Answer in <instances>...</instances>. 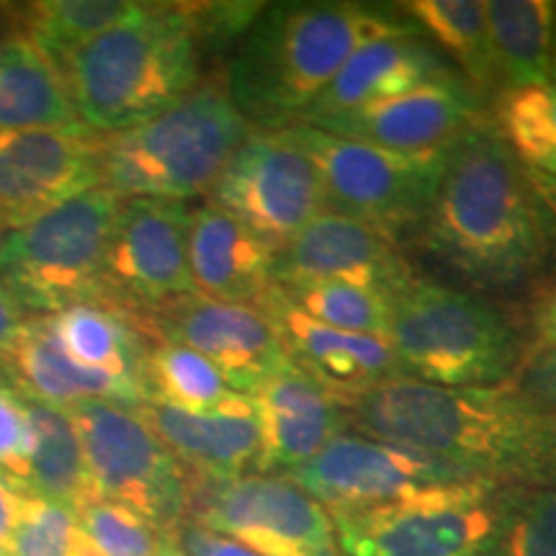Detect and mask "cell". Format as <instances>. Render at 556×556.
Instances as JSON below:
<instances>
[{
    "instance_id": "cell-28",
    "label": "cell",
    "mask_w": 556,
    "mask_h": 556,
    "mask_svg": "<svg viewBox=\"0 0 556 556\" xmlns=\"http://www.w3.org/2000/svg\"><path fill=\"white\" fill-rule=\"evenodd\" d=\"M31 417V458H29V497L80 510L93 500L83 443L70 409L29 400Z\"/></svg>"
},
{
    "instance_id": "cell-20",
    "label": "cell",
    "mask_w": 556,
    "mask_h": 556,
    "mask_svg": "<svg viewBox=\"0 0 556 556\" xmlns=\"http://www.w3.org/2000/svg\"><path fill=\"white\" fill-rule=\"evenodd\" d=\"M135 407L189 477L229 479L258 467L261 428L250 397L214 413H186L150 400Z\"/></svg>"
},
{
    "instance_id": "cell-21",
    "label": "cell",
    "mask_w": 556,
    "mask_h": 556,
    "mask_svg": "<svg viewBox=\"0 0 556 556\" xmlns=\"http://www.w3.org/2000/svg\"><path fill=\"white\" fill-rule=\"evenodd\" d=\"M448 75H456V70L417 34L368 41L340 67V73L317 96L299 124H317L330 116L364 109L368 103L394 99Z\"/></svg>"
},
{
    "instance_id": "cell-18",
    "label": "cell",
    "mask_w": 556,
    "mask_h": 556,
    "mask_svg": "<svg viewBox=\"0 0 556 556\" xmlns=\"http://www.w3.org/2000/svg\"><path fill=\"white\" fill-rule=\"evenodd\" d=\"M261 428V458L255 471L283 477L302 467L345 433L348 413L336 392L291 364L250 394Z\"/></svg>"
},
{
    "instance_id": "cell-41",
    "label": "cell",
    "mask_w": 556,
    "mask_h": 556,
    "mask_svg": "<svg viewBox=\"0 0 556 556\" xmlns=\"http://www.w3.org/2000/svg\"><path fill=\"white\" fill-rule=\"evenodd\" d=\"M556 345V289L546 294L539 302L536 312H533V348L531 351H541V348Z\"/></svg>"
},
{
    "instance_id": "cell-30",
    "label": "cell",
    "mask_w": 556,
    "mask_h": 556,
    "mask_svg": "<svg viewBox=\"0 0 556 556\" xmlns=\"http://www.w3.org/2000/svg\"><path fill=\"white\" fill-rule=\"evenodd\" d=\"M142 384L150 402L186 413H214L245 397L227 387L212 361L191 348L165 340L152 345L144 356Z\"/></svg>"
},
{
    "instance_id": "cell-40",
    "label": "cell",
    "mask_w": 556,
    "mask_h": 556,
    "mask_svg": "<svg viewBox=\"0 0 556 556\" xmlns=\"http://www.w3.org/2000/svg\"><path fill=\"white\" fill-rule=\"evenodd\" d=\"M528 184H531L533 197H536L541 225H544L546 245H556V178L541 176V173L526 170Z\"/></svg>"
},
{
    "instance_id": "cell-19",
    "label": "cell",
    "mask_w": 556,
    "mask_h": 556,
    "mask_svg": "<svg viewBox=\"0 0 556 556\" xmlns=\"http://www.w3.org/2000/svg\"><path fill=\"white\" fill-rule=\"evenodd\" d=\"M255 307L270 319L294 364L336 392L343 405L379 381L402 377L387 338L328 328L294 307L276 283Z\"/></svg>"
},
{
    "instance_id": "cell-10",
    "label": "cell",
    "mask_w": 556,
    "mask_h": 556,
    "mask_svg": "<svg viewBox=\"0 0 556 556\" xmlns=\"http://www.w3.org/2000/svg\"><path fill=\"white\" fill-rule=\"evenodd\" d=\"M93 495L176 531L189 510V471L152 433L135 405L88 400L70 407Z\"/></svg>"
},
{
    "instance_id": "cell-25",
    "label": "cell",
    "mask_w": 556,
    "mask_h": 556,
    "mask_svg": "<svg viewBox=\"0 0 556 556\" xmlns=\"http://www.w3.org/2000/svg\"><path fill=\"white\" fill-rule=\"evenodd\" d=\"M103 135L83 129L0 131V155L54 204L101 186Z\"/></svg>"
},
{
    "instance_id": "cell-5",
    "label": "cell",
    "mask_w": 556,
    "mask_h": 556,
    "mask_svg": "<svg viewBox=\"0 0 556 556\" xmlns=\"http://www.w3.org/2000/svg\"><path fill=\"white\" fill-rule=\"evenodd\" d=\"M253 129L225 80H201L163 114L103 137L101 186L124 201L199 197Z\"/></svg>"
},
{
    "instance_id": "cell-12",
    "label": "cell",
    "mask_w": 556,
    "mask_h": 556,
    "mask_svg": "<svg viewBox=\"0 0 556 556\" xmlns=\"http://www.w3.org/2000/svg\"><path fill=\"white\" fill-rule=\"evenodd\" d=\"M208 193L274 250L325 212L319 173L289 129L250 131Z\"/></svg>"
},
{
    "instance_id": "cell-16",
    "label": "cell",
    "mask_w": 556,
    "mask_h": 556,
    "mask_svg": "<svg viewBox=\"0 0 556 556\" xmlns=\"http://www.w3.org/2000/svg\"><path fill=\"white\" fill-rule=\"evenodd\" d=\"M397 238L325 208L319 217L276 250V287L343 281L387 299L415 274L397 250Z\"/></svg>"
},
{
    "instance_id": "cell-38",
    "label": "cell",
    "mask_w": 556,
    "mask_h": 556,
    "mask_svg": "<svg viewBox=\"0 0 556 556\" xmlns=\"http://www.w3.org/2000/svg\"><path fill=\"white\" fill-rule=\"evenodd\" d=\"M513 384L541 407L556 413V345L528 353L526 361H520L518 381Z\"/></svg>"
},
{
    "instance_id": "cell-43",
    "label": "cell",
    "mask_w": 556,
    "mask_h": 556,
    "mask_svg": "<svg viewBox=\"0 0 556 556\" xmlns=\"http://www.w3.org/2000/svg\"><path fill=\"white\" fill-rule=\"evenodd\" d=\"M21 312L18 304L13 302V296L0 287V356L5 358V353L11 351L13 340H16L21 330Z\"/></svg>"
},
{
    "instance_id": "cell-33",
    "label": "cell",
    "mask_w": 556,
    "mask_h": 556,
    "mask_svg": "<svg viewBox=\"0 0 556 556\" xmlns=\"http://www.w3.org/2000/svg\"><path fill=\"white\" fill-rule=\"evenodd\" d=\"M479 556H556V486H500Z\"/></svg>"
},
{
    "instance_id": "cell-45",
    "label": "cell",
    "mask_w": 556,
    "mask_h": 556,
    "mask_svg": "<svg viewBox=\"0 0 556 556\" xmlns=\"http://www.w3.org/2000/svg\"><path fill=\"white\" fill-rule=\"evenodd\" d=\"M552 80H556V24H554V47H552Z\"/></svg>"
},
{
    "instance_id": "cell-2",
    "label": "cell",
    "mask_w": 556,
    "mask_h": 556,
    "mask_svg": "<svg viewBox=\"0 0 556 556\" xmlns=\"http://www.w3.org/2000/svg\"><path fill=\"white\" fill-rule=\"evenodd\" d=\"M420 248L475 289H513L541 268L546 235L541 212L495 124L479 119L451 150L426 217Z\"/></svg>"
},
{
    "instance_id": "cell-6",
    "label": "cell",
    "mask_w": 556,
    "mask_h": 556,
    "mask_svg": "<svg viewBox=\"0 0 556 556\" xmlns=\"http://www.w3.org/2000/svg\"><path fill=\"white\" fill-rule=\"evenodd\" d=\"M387 340L402 377L426 384L497 387L520 368L516 330L495 304L417 276L389 296Z\"/></svg>"
},
{
    "instance_id": "cell-36",
    "label": "cell",
    "mask_w": 556,
    "mask_h": 556,
    "mask_svg": "<svg viewBox=\"0 0 556 556\" xmlns=\"http://www.w3.org/2000/svg\"><path fill=\"white\" fill-rule=\"evenodd\" d=\"M5 556H99V552L73 507L24 495Z\"/></svg>"
},
{
    "instance_id": "cell-48",
    "label": "cell",
    "mask_w": 556,
    "mask_h": 556,
    "mask_svg": "<svg viewBox=\"0 0 556 556\" xmlns=\"http://www.w3.org/2000/svg\"><path fill=\"white\" fill-rule=\"evenodd\" d=\"M0 227H3V225H0Z\"/></svg>"
},
{
    "instance_id": "cell-47",
    "label": "cell",
    "mask_w": 556,
    "mask_h": 556,
    "mask_svg": "<svg viewBox=\"0 0 556 556\" xmlns=\"http://www.w3.org/2000/svg\"><path fill=\"white\" fill-rule=\"evenodd\" d=\"M0 556H5V554H0Z\"/></svg>"
},
{
    "instance_id": "cell-1",
    "label": "cell",
    "mask_w": 556,
    "mask_h": 556,
    "mask_svg": "<svg viewBox=\"0 0 556 556\" xmlns=\"http://www.w3.org/2000/svg\"><path fill=\"white\" fill-rule=\"evenodd\" d=\"M348 426L456 475L500 486H548L556 413L507 381L438 387L394 377L345 400Z\"/></svg>"
},
{
    "instance_id": "cell-37",
    "label": "cell",
    "mask_w": 556,
    "mask_h": 556,
    "mask_svg": "<svg viewBox=\"0 0 556 556\" xmlns=\"http://www.w3.org/2000/svg\"><path fill=\"white\" fill-rule=\"evenodd\" d=\"M31 417L26 394L0 381V482L29 495Z\"/></svg>"
},
{
    "instance_id": "cell-9",
    "label": "cell",
    "mask_w": 556,
    "mask_h": 556,
    "mask_svg": "<svg viewBox=\"0 0 556 556\" xmlns=\"http://www.w3.org/2000/svg\"><path fill=\"white\" fill-rule=\"evenodd\" d=\"M500 484L446 482L332 516L345 556H479L495 526Z\"/></svg>"
},
{
    "instance_id": "cell-15",
    "label": "cell",
    "mask_w": 556,
    "mask_h": 556,
    "mask_svg": "<svg viewBox=\"0 0 556 556\" xmlns=\"http://www.w3.org/2000/svg\"><path fill=\"white\" fill-rule=\"evenodd\" d=\"M283 479L317 500L330 516L392 503L420 486L467 482L443 464L361 433L338 435Z\"/></svg>"
},
{
    "instance_id": "cell-26",
    "label": "cell",
    "mask_w": 556,
    "mask_h": 556,
    "mask_svg": "<svg viewBox=\"0 0 556 556\" xmlns=\"http://www.w3.org/2000/svg\"><path fill=\"white\" fill-rule=\"evenodd\" d=\"M50 325L62 351L88 371L142 384V366L150 348L144 332L124 312L109 304L86 302L54 312ZM148 397V394H144Z\"/></svg>"
},
{
    "instance_id": "cell-35",
    "label": "cell",
    "mask_w": 556,
    "mask_h": 556,
    "mask_svg": "<svg viewBox=\"0 0 556 556\" xmlns=\"http://www.w3.org/2000/svg\"><path fill=\"white\" fill-rule=\"evenodd\" d=\"M75 513L99 556H165L173 544V531L114 500L93 497Z\"/></svg>"
},
{
    "instance_id": "cell-34",
    "label": "cell",
    "mask_w": 556,
    "mask_h": 556,
    "mask_svg": "<svg viewBox=\"0 0 556 556\" xmlns=\"http://www.w3.org/2000/svg\"><path fill=\"white\" fill-rule=\"evenodd\" d=\"M289 302L328 328L364 336L387 338L389 299L379 291H368L343 281L302 283V287H278Z\"/></svg>"
},
{
    "instance_id": "cell-32",
    "label": "cell",
    "mask_w": 556,
    "mask_h": 556,
    "mask_svg": "<svg viewBox=\"0 0 556 556\" xmlns=\"http://www.w3.org/2000/svg\"><path fill=\"white\" fill-rule=\"evenodd\" d=\"M492 124L526 170L556 178V80L505 90Z\"/></svg>"
},
{
    "instance_id": "cell-8",
    "label": "cell",
    "mask_w": 556,
    "mask_h": 556,
    "mask_svg": "<svg viewBox=\"0 0 556 556\" xmlns=\"http://www.w3.org/2000/svg\"><path fill=\"white\" fill-rule=\"evenodd\" d=\"M319 173L325 208L387 232L420 225L433 201L451 148L397 152L319 131L307 124L289 127Z\"/></svg>"
},
{
    "instance_id": "cell-46",
    "label": "cell",
    "mask_w": 556,
    "mask_h": 556,
    "mask_svg": "<svg viewBox=\"0 0 556 556\" xmlns=\"http://www.w3.org/2000/svg\"><path fill=\"white\" fill-rule=\"evenodd\" d=\"M165 556H186V554L180 552V548H178V544H176V536H173V544H170L168 552H165Z\"/></svg>"
},
{
    "instance_id": "cell-24",
    "label": "cell",
    "mask_w": 556,
    "mask_h": 556,
    "mask_svg": "<svg viewBox=\"0 0 556 556\" xmlns=\"http://www.w3.org/2000/svg\"><path fill=\"white\" fill-rule=\"evenodd\" d=\"M65 75L26 37L0 45V131L83 129Z\"/></svg>"
},
{
    "instance_id": "cell-27",
    "label": "cell",
    "mask_w": 556,
    "mask_h": 556,
    "mask_svg": "<svg viewBox=\"0 0 556 556\" xmlns=\"http://www.w3.org/2000/svg\"><path fill=\"white\" fill-rule=\"evenodd\" d=\"M486 31L497 86L520 90L552 80L556 3L552 0H486Z\"/></svg>"
},
{
    "instance_id": "cell-3",
    "label": "cell",
    "mask_w": 556,
    "mask_h": 556,
    "mask_svg": "<svg viewBox=\"0 0 556 556\" xmlns=\"http://www.w3.org/2000/svg\"><path fill=\"white\" fill-rule=\"evenodd\" d=\"M402 34L417 31L407 18L366 5L266 3L242 34L225 86L253 127H296L361 47Z\"/></svg>"
},
{
    "instance_id": "cell-42",
    "label": "cell",
    "mask_w": 556,
    "mask_h": 556,
    "mask_svg": "<svg viewBox=\"0 0 556 556\" xmlns=\"http://www.w3.org/2000/svg\"><path fill=\"white\" fill-rule=\"evenodd\" d=\"M21 505H24V495H18L9 484L0 482V554H5V548L11 544L13 528H16L21 516Z\"/></svg>"
},
{
    "instance_id": "cell-11",
    "label": "cell",
    "mask_w": 556,
    "mask_h": 556,
    "mask_svg": "<svg viewBox=\"0 0 556 556\" xmlns=\"http://www.w3.org/2000/svg\"><path fill=\"white\" fill-rule=\"evenodd\" d=\"M186 520L258 556H345L330 513L283 477H191Z\"/></svg>"
},
{
    "instance_id": "cell-44",
    "label": "cell",
    "mask_w": 556,
    "mask_h": 556,
    "mask_svg": "<svg viewBox=\"0 0 556 556\" xmlns=\"http://www.w3.org/2000/svg\"><path fill=\"white\" fill-rule=\"evenodd\" d=\"M548 486H556V451L552 458V467H548Z\"/></svg>"
},
{
    "instance_id": "cell-13",
    "label": "cell",
    "mask_w": 556,
    "mask_h": 556,
    "mask_svg": "<svg viewBox=\"0 0 556 556\" xmlns=\"http://www.w3.org/2000/svg\"><path fill=\"white\" fill-rule=\"evenodd\" d=\"M184 201L122 199L101 278V304L142 319L197 294Z\"/></svg>"
},
{
    "instance_id": "cell-23",
    "label": "cell",
    "mask_w": 556,
    "mask_h": 556,
    "mask_svg": "<svg viewBox=\"0 0 556 556\" xmlns=\"http://www.w3.org/2000/svg\"><path fill=\"white\" fill-rule=\"evenodd\" d=\"M18 389L29 400L70 409L88 400H111L124 405L144 402V389L106 374L88 371L62 351L50 317L21 325L11 351L5 353Z\"/></svg>"
},
{
    "instance_id": "cell-17",
    "label": "cell",
    "mask_w": 556,
    "mask_h": 556,
    "mask_svg": "<svg viewBox=\"0 0 556 556\" xmlns=\"http://www.w3.org/2000/svg\"><path fill=\"white\" fill-rule=\"evenodd\" d=\"M482 119V96L458 75L430 80L348 114L307 124L328 135L361 139L397 152H430L458 142Z\"/></svg>"
},
{
    "instance_id": "cell-22",
    "label": "cell",
    "mask_w": 556,
    "mask_h": 556,
    "mask_svg": "<svg viewBox=\"0 0 556 556\" xmlns=\"http://www.w3.org/2000/svg\"><path fill=\"white\" fill-rule=\"evenodd\" d=\"M276 250L212 201L189 217V268L197 294L258 304L274 287Z\"/></svg>"
},
{
    "instance_id": "cell-31",
    "label": "cell",
    "mask_w": 556,
    "mask_h": 556,
    "mask_svg": "<svg viewBox=\"0 0 556 556\" xmlns=\"http://www.w3.org/2000/svg\"><path fill=\"white\" fill-rule=\"evenodd\" d=\"M152 3L137 0H45L31 3L26 13V39L60 62L75 47L116 26L142 18Z\"/></svg>"
},
{
    "instance_id": "cell-7",
    "label": "cell",
    "mask_w": 556,
    "mask_h": 556,
    "mask_svg": "<svg viewBox=\"0 0 556 556\" xmlns=\"http://www.w3.org/2000/svg\"><path fill=\"white\" fill-rule=\"evenodd\" d=\"M122 199L90 189L62 201L0 240V287L29 309L60 312L99 302L111 232Z\"/></svg>"
},
{
    "instance_id": "cell-39",
    "label": "cell",
    "mask_w": 556,
    "mask_h": 556,
    "mask_svg": "<svg viewBox=\"0 0 556 556\" xmlns=\"http://www.w3.org/2000/svg\"><path fill=\"white\" fill-rule=\"evenodd\" d=\"M176 544L186 556H258L250 552L248 546L238 544V541L222 536L217 531H208V528L184 520L176 531Z\"/></svg>"
},
{
    "instance_id": "cell-4",
    "label": "cell",
    "mask_w": 556,
    "mask_h": 556,
    "mask_svg": "<svg viewBox=\"0 0 556 556\" xmlns=\"http://www.w3.org/2000/svg\"><path fill=\"white\" fill-rule=\"evenodd\" d=\"M80 122L119 135L163 114L201 83V37L191 5H160L60 62Z\"/></svg>"
},
{
    "instance_id": "cell-29",
    "label": "cell",
    "mask_w": 556,
    "mask_h": 556,
    "mask_svg": "<svg viewBox=\"0 0 556 556\" xmlns=\"http://www.w3.org/2000/svg\"><path fill=\"white\" fill-rule=\"evenodd\" d=\"M400 9L417 34H426L456 62L462 78L479 96L497 88L484 0H407Z\"/></svg>"
},
{
    "instance_id": "cell-14",
    "label": "cell",
    "mask_w": 556,
    "mask_h": 556,
    "mask_svg": "<svg viewBox=\"0 0 556 556\" xmlns=\"http://www.w3.org/2000/svg\"><path fill=\"white\" fill-rule=\"evenodd\" d=\"M137 328L212 361L232 392L250 397L294 364L270 319L253 304L191 294L137 319Z\"/></svg>"
}]
</instances>
